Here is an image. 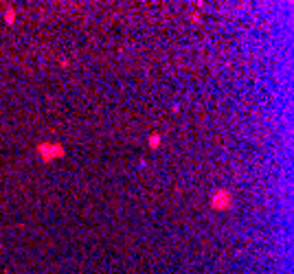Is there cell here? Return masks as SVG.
Wrapping results in <instances>:
<instances>
[{
    "mask_svg": "<svg viewBox=\"0 0 294 274\" xmlns=\"http://www.w3.org/2000/svg\"><path fill=\"white\" fill-rule=\"evenodd\" d=\"M39 154H42L44 160H51V158H57V156L64 154V149H61L59 145H42L39 147Z\"/></svg>",
    "mask_w": 294,
    "mask_h": 274,
    "instance_id": "obj_2",
    "label": "cell"
},
{
    "mask_svg": "<svg viewBox=\"0 0 294 274\" xmlns=\"http://www.w3.org/2000/svg\"><path fill=\"white\" fill-rule=\"evenodd\" d=\"M211 206L213 208H228L231 206V193L228 191H217L211 200Z\"/></svg>",
    "mask_w": 294,
    "mask_h": 274,
    "instance_id": "obj_1",
    "label": "cell"
}]
</instances>
